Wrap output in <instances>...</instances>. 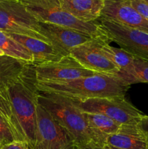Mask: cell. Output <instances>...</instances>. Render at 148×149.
<instances>
[{"label": "cell", "instance_id": "6", "mask_svg": "<svg viewBox=\"0 0 148 149\" xmlns=\"http://www.w3.org/2000/svg\"><path fill=\"white\" fill-rule=\"evenodd\" d=\"M73 102L84 113L104 115L120 125L139 124L144 116L142 112L128 102L125 97L120 96L73 100Z\"/></svg>", "mask_w": 148, "mask_h": 149}, {"label": "cell", "instance_id": "8", "mask_svg": "<svg viewBox=\"0 0 148 149\" xmlns=\"http://www.w3.org/2000/svg\"><path fill=\"white\" fill-rule=\"evenodd\" d=\"M98 20L108 41L115 42L136 58L148 61V33L101 17Z\"/></svg>", "mask_w": 148, "mask_h": 149}, {"label": "cell", "instance_id": "9", "mask_svg": "<svg viewBox=\"0 0 148 149\" xmlns=\"http://www.w3.org/2000/svg\"><path fill=\"white\" fill-rule=\"evenodd\" d=\"M105 37L92 38L88 42L73 48L70 55L82 66L96 74L116 77L119 69L110 61L102 50Z\"/></svg>", "mask_w": 148, "mask_h": 149}, {"label": "cell", "instance_id": "26", "mask_svg": "<svg viewBox=\"0 0 148 149\" xmlns=\"http://www.w3.org/2000/svg\"><path fill=\"white\" fill-rule=\"evenodd\" d=\"M102 149H120V148H115V147L105 145L104 146L102 147Z\"/></svg>", "mask_w": 148, "mask_h": 149}, {"label": "cell", "instance_id": "7", "mask_svg": "<svg viewBox=\"0 0 148 149\" xmlns=\"http://www.w3.org/2000/svg\"><path fill=\"white\" fill-rule=\"evenodd\" d=\"M65 130L41 104L36 109V128L32 149H73Z\"/></svg>", "mask_w": 148, "mask_h": 149}, {"label": "cell", "instance_id": "17", "mask_svg": "<svg viewBox=\"0 0 148 149\" xmlns=\"http://www.w3.org/2000/svg\"><path fill=\"white\" fill-rule=\"evenodd\" d=\"M27 63L7 55L0 56V95L8 100V88L20 77Z\"/></svg>", "mask_w": 148, "mask_h": 149}, {"label": "cell", "instance_id": "30", "mask_svg": "<svg viewBox=\"0 0 148 149\" xmlns=\"http://www.w3.org/2000/svg\"><path fill=\"white\" fill-rule=\"evenodd\" d=\"M0 146H1V143H0Z\"/></svg>", "mask_w": 148, "mask_h": 149}, {"label": "cell", "instance_id": "10", "mask_svg": "<svg viewBox=\"0 0 148 149\" xmlns=\"http://www.w3.org/2000/svg\"><path fill=\"white\" fill-rule=\"evenodd\" d=\"M33 65L38 82H65L96 74L82 66L71 55L57 61Z\"/></svg>", "mask_w": 148, "mask_h": 149}, {"label": "cell", "instance_id": "20", "mask_svg": "<svg viewBox=\"0 0 148 149\" xmlns=\"http://www.w3.org/2000/svg\"><path fill=\"white\" fill-rule=\"evenodd\" d=\"M109 41L102 44V50L110 61L119 69L118 73L127 71L133 63L135 56L122 48H117L109 45Z\"/></svg>", "mask_w": 148, "mask_h": 149}, {"label": "cell", "instance_id": "15", "mask_svg": "<svg viewBox=\"0 0 148 149\" xmlns=\"http://www.w3.org/2000/svg\"><path fill=\"white\" fill-rule=\"evenodd\" d=\"M62 8L84 22H96L101 17L104 0H59Z\"/></svg>", "mask_w": 148, "mask_h": 149}, {"label": "cell", "instance_id": "19", "mask_svg": "<svg viewBox=\"0 0 148 149\" xmlns=\"http://www.w3.org/2000/svg\"><path fill=\"white\" fill-rule=\"evenodd\" d=\"M128 86L139 82L148 83V61L135 57L131 66L116 76Z\"/></svg>", "mask_w": 148, "mask_h": 149}, {"label": "cell", "instance_id": "5", "mask_svg": "<svg viewBox=\"0 0 148 149\" xmlns=\"http://www.w3.org/2000/svg\"><path fill=\"white\" fill-rule=\"evenodd\" d=\"M0 31L36 38L50 44L41 32L39 22L20 0H0Z\"/></svg>", "mask_w": 148, "mask_h": 149}, {"label": "cell", "instance_id": "29", "mask_svg": "<svg viewBox=\"0 0 148 149\" xmlns=\"http://www.w3.org/2000/svg\"><path fill=\"white\" fill-rule=\"evenodd\" d=\"M73 149H78V148H74Z\"/></svg>", "mask_w": 148, "mask_h": 149}, {"label": "cell", "instance_id": "18", "mask_svg": "<svg viewBox=\"0 0 148 149\" xmlns=\"http://www.w3.org/2000/svg\"><path fill=\"white\" fill-rule=\"evenodd\" d=\"M0 49L4 55L20 60L28 64L33 63V58L28 50L13 39L7 32L0 31Z\"/></svg>", "mask_w": 148, "mask_h": 149}, {"label": "cell", "instance_id": "1", "mask_svg": "<svg viewBox=\"0 0 148 149\" xmlns=\"http://www.w3.org/2000/svg\"><path fill=\"white\" fill-rule=\"evenodd\" d=\"M36 83L34 65L29 64L8 88L13 126L19 140L28 143L30 149L33 148L36 135L39 95Z\"/></svg>", "mask_w": 148, "mask_h": 149}, {"label": "cell", "instance_id": "23", "mask_svg": "<svg viewBox=\"0 0 148 149\" xmlns=\"http://www.w3.org/2000/svg\"><path fill=\"white\" fill-rule=\"evenodd\" d=\"M132 7L148 21V3L144 0H131Z\"/></svg>", "mask_w": 148, "mask_h": 149}, {"label": "cell", "instance_id": "3", "mask_svg": "<svg viewBox=\"0 0 148 149\" xmlns=\"http://www.w3.org/2000/svg\"><path fill=\"white\" fill-rule=\"evenodd\" d=\"M39 103L65 130L75 148L100 149L94 143L85 113L75 106L72 100L39 92Z\"/></svg>", "mask_w": 148, "mask_h": 149}, {"label": "cell", "instance_id": "27", "mask_svg": "<svg viewBox=\"0 0 148 149\" xmlns=\"http://www.w3.org/2000/svg\"><path fill=\"white\" fill-rule=\"evenodd\" d=\"M1 55H4V52H2V50H1V49H0V56H1Z\"/></svg>", "mask_w": 148, "mask_h": 149}, {"label": "cell", "instance_id": "12", "mask_svg": "<svg viewBox=\"0 0 148 149\" xmlns=\"http://www.w3.org/2000/svg\"><path fill=\"white\" fill-rule=\"evenodd\" d=\"M39 26L42 34L62 56L69 55L73 48L94 38L82 32L59 25L39 22Z\"/></svg>", "mask_w": 148, "mask_h": 149}, {"label": "cell", "instance_id": "16", "mask_svg": "<svg viewBox=\"0 0 148 149\" xmlns=\"http://www.w3.org/2000/svg\"><path fill=\"white\" fill-rule=\"evenodd\" d=\"M84 113L94 143L100 149L106 145L107 137L116 133L122 125L104 115Z\"/></svg>", "mask_w": 148, "mask_h": 149}, {"label": "cell", "instance_id": "14", "mask_svg": "<svg viewBox=\"0 0 148 149\" xmlns=\"http://www.w3.org/2000/svg\"><path fill=\"white\" fill-rule=\"evenodd\" d=\"M10 34L31 54L33 58V65H41L57 61L64 57L52 45L44 41L15 33Z\"/></svg>", "mask_w": 148, "mask_h": 149}, {"label": "cell", "instance_id": "11", "mask_svg": "<svg viewBox=\"0 0 148 149\" xmlns=\"http://www.w3.org/2000/svg\"><path fill=\"white\" fill-rule=\"evenodd\" d=\"M100 17L148 33V21L132 7L131 0H104Z\"/></svg>", "mask_w": 148, "mask_h": 149}, {"label": "cell", "instance_id": "21", "mask_svg": "<svg viewBox=\"0 0 148 149\" xmlns=\"http://www.w3.org/2000/svg\"><path fill=\"white\" fill-rule=\"evenodd\" d=\"M18 141L15 131L7 119L0 114V143L1 145Z\"/></svg>", "mask_w": 148, "mask_h": 149}, {"label": "cell", "instance_id": "24", "mask_svg": "<svg viewBox=\"0 0 148 149\" xmlns=\"http://www.w3.org/2000/svg\"><path fill=\"white\" fill-rule=\"evenodd\" d=\"M0 149H30L28 145L23 141H16L10 143L1 145Z\"/></svg>", "mask_w": 148, "mask_h": 149}, {"label": "cell", "instance_id": "22", "mask_svg": "<svg viewBox=\"0 0 148 149\" xmlns=\"http://www.w3.org/2000/svg\"><path fill=\"white\" fill-rule=\"evenodd\" d=\"M0 114H1V116H4L6 119L8 120V122L11 124L12 127H13L14 130L15 131V130L14 128V126H13V123H12V114L10 104V103H9L8 100H7L5 98H4L1 95H0ZM16 134H17V132H16ZM17 138H18V136H17ZM18 140H19V138H18ZM19 141H20V140H19Z\"/></svg>", "mask_w": 148, "mask_h": 149}, {"label": "cell", "instance_id": "25", "mask_svg": "<svg viewBox=\"0 0 148 149\" xmlns=\"http://www.w3.org/2000/svg\"><path fill=\"white\" fill-rule=\"evenodd\" d=\"M139 125L142 127V129L146 132L148 136V116L144 115L142 116L140 120V122H139Z\"/></svg>", "mask_w": 148, "mask_h": 149}, {"label": "cell", "instance_id": "4", "mask_svg": "<svg viewBox=\"0 0 148 149\" xmlns=\"http://www.w3.org/2000/svg\"><path fill=\"white\" fill-rule=\"evenodd\" d=\"M20 1L39 22L52 23L69 28L94 38H107L97 21L84 22L78 20L62 8L59 0Z\"/></svg>", "mask_w": 148, "mask_h": 149}, {"label": "cell", "instance_id": "2", "mask_svg": "<svg viewBox=\"0 0 148 149\" xmlns=\"http://www.w3.org/2000/svg\"><path fill=\"white\" fill-rule=\"evenodd\" d=\"M41 93H51L73 100L125 97L129 86L116 77L95 74L65 82H38Z\"/></svg>", "mask_w": 148, "mask_h": 149}, {"label": "cell", "instance_id": "13", "mask_svg": "<svg viewBox=\"0 0 148 149\" xmlns=\"http://www.w3.org/2000/svg\"><path fill=\"white\" fill-rule=\"evenodd\" d=\"M106 145L120 149H148V136L139 124L122 125L106 139Z\"/></svg>", "mask_w": 148, "mask_h": 149}, {"label": "cell", "instance_id": "28", "mask_svg": "<svg viewBox=\"0 0 148 149\" xmlns=\"http://www.w3.org/2000/svg\"><path fill=\"white\" fill-rule=\"evenodd\" d=\"M144 1H146L147 3H148V0H144Z\"/></svg>", "mask_w": 148, "mask_h": 149}]
</instances>
